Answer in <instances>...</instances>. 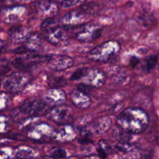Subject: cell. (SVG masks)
Masks as SVG:
<instances>
[{
  "label": "cell",
  "mask_w": 159,
  "mask_h": 159,
  "mask_svg": "<svg viewBox=\"0 0 159 159\" xmlns=\"http://www.w3.org/2000/svg\"><path fill=\"white\" fill-rule=\"evenodd\" d=\"M46 39L53 45H59L65 43L67 40V35L59 27L46 32Z\"/></svg>",
  "instance_id": "15"
},
{
  "label": "cell",
  "mask_w": 159,
  "mask_h": 159,
  "mask_svg": "<svg viewBox=\"0 0 159 159\" xmlns=\"http://www.w3.org/2000/svg\"><path fill=\"white\" fill-rule=\"evenodd\" d=\"M82 159H102L99 156L97 155H89V156H86V157H83Z\"/></svg>",
  "instance_id": "33"
},
{
  "label": "cell",
  "mask_w": 159,
  "mask_h": 159,
  "mask_svg": "<svg viewBox=\"0 0 159 159\" xmlns=\"http://www.w3.org/2000/svg\"><path fill=\"white\" fill-rule=\"evenodd\" d=\"M72 117V109L69 107L56 106L48 114V118L53 122L58 123H66Z\"/></svg>",
  "instance_id": "10"
},
{
  "label": "cell",
  "mask_w": 159,
  "mask_h": 159,
  "mask_svg": "<svg viewBox=\"0 0 159 159\" xmlns=\"http://www.w3.org/2000/svg\"><path fill=\"white\" fill-rule=\"evenodd\" d=\"M29 81V76L24 73H13L9 75L3 82V88L9 92H20Z\"/></svg>",
  "instance_id": "3"
},
{
  "label": "cell",
  "mask_w": 159,
  "mask_h": 159,
  "mask_svg": "<svg viewBox=\"0 0 159 159\" xmlns=\"http://www.w3.org/2000/svg\"><path fill=\"white\" fill-rule=\"evenodd\" d=\"M86 70L87 68H81L80 69V70H76V71L72 75L70 79H71L72 80H81L82 78L84 76Z\"/></svg>",
  "instance_id": "29"
},
{
  "label": "cell",
  "mask_w": 159,
  "mask_h": 159,
  "mask_svg": "<svg viewBox=\"0 0 159 159\" xmlns=\"http://www.w3.org/2000/svg\"><path fill=\"white\" fill-rule=\"evenodd\" d=\"M157 62V56H151V57L148 59V61H147L146 67L147 69H148V70H151V69L154 68V67L155 66Z\"/></svg>",
  "instance_id": "31"
},
{
  "label": "cell",
  "mask_w": 159,
  "mask_h": 159,
  "mask_svg": "<svg viewBox=\"0 0 159 159\" xmlns=\"http://www.w3.org/2000/svg\"><path fill=\"white\" fill-rule=\"evenodd\" d=\"M58 27H59L58 20L55 19L53 17H49L44 20V22L42 24V26H41V28L43 31L46 33V32L49 31V30H52L54 28H56Z\"/></svg>",
  "instance_id": "22"
},
{
  "label": "cell",
  "mask_w": 159,
  "mask_h": 159,
  "mask_svg": "<svg viewBox=\"0 0 159 159\" xmlns=\"http://www.w3.org/2000/svg\"><path fill=\"white\" fill-rule=\"evenodd\" d=\"M66 157V152L64 149L57 148L52 152V157L54 159H62Z\"/></svg>",
  "instance_id": "26"
},
{
  "label": "cell",
  "mask_w": 159,
  "mask_h": 159,
  "mask_svg": "<svg viewBox=\"0 0 159 159\" xmlns=\"http://www.w3.org/2000/svg\"><path fill=\"white\" fill-rule=\"evenodd\" d=\"M81 80L86 86L100 88L105 83L106 76L105 73L98 69L87 68L84 76Z\"/></svg>",
  "instance_id": "4"
},
{
  "label": "cell",
  "mask_w": 159,
  "mask_h": 159,
  "mask_svg": "<svg viewBox=\"0 0 159 159\" xmlns=\"http://www.w3.org/2000/svg\"><path fill=\"white\" fill-rule=\"evenodd\" d=\"M102 28L95 24H86L76 33V38L81 42H91L102 34Z\"/></svg>",
  "instance_id": "6"
},
{
  "label": "cell",
  "mask_w": 159,
  "mask_h": 159,
  "mask_svg": "<svg viewBox=\"0 0 159 159\" xmlns=\"http://www.w3.org/2000/svg\"><path fill=\"white\" fill-rule=\"evenodd\" d=\"M116 123L123 132L138 134L147 129L149 124V117L141 108H129L119 115Z\"/></svg>",
  "instance_id": "1"
},
{
  "label": "cell",
  "mask_w": 159,
  "mask_h": 159,
  "mask_svg": "<svg viewBox=\"0 0 159 159\" xmlns=\"http://www.w3.org/2000/svg\"><path fill=\"white\" fill-rule=\"evenodd\" d=\"M3 45H4L3 42H2V40H0V49H1V48H2V47H3Z\"/></svg>",
  "instance_id": "34"
},
{
  "label": "cell",
  "mask_w": 159,
  "mask_h": 159,
  "mask_svg": "<svg viewBox=\"0 0 159 159\" xmlns=\"http://www.w3.org/2000/svg\"><path fill=\"white\" fill-rule=\"evenodd\" d=\"M43 159H54V158H52V157H43Z\"/></svg>",
  "instance_id": "35"
},
{
  "label": "cell",
  "mask_w": 159,
  "mask_h": 159,
  "mask_svg": "<svg viewBox=\"0 0 159 159\" xmlns=\"http://www.w3.org/2000/svg\"><path fill=\"white\" fill-rule=\"evenodd\" d=\"M10 39L13 42H22L27 41V38L30 36V32L26 27H13L9 31Z\"/></svg>",
  "instance_id": "17"
},
{
  "label": "cell",
  "mask_w": 159,
  "mask_h": 159,
  "mask_svg": "<svg viewBox=\"0 0 159 159\" xmlns=\"http://www.w3.org/2000/svg\"><path fill=\"white\" fill-rule=\"evenodd\" d=\"M25 1H28V2H30V1H34V0H25Z\"/></svg>",
  "instance_id": "36"
},
{
  "label": "cell",
  "mask_w": 159,
  "mask_h": 159,
  "mask_svg": "<svg viewBox=\"0 0 159 159\" xmlns=\"http://www.w3.org/2000/svg\"><path fill=\"white\" fill-rule=\"evenodd\" d=\"M15 155L19 159H33L38 156V153L27 146H20L15 150Z\"/></svg>",
  "instance_id": "19"
},
{
  "label": "cell",
  "mask_w": 159,
  "mask_h": 159,
  "mask_svg": "<svg viewBox=\"0 0 159 159\" xmlns=\"http://www.w3.org/2000/svg\"><path fill=\"white\" fill-rule=\"evenodd\" d=\"M46 108L47 104L45 103V101L37 100V99L26 101L20 107V111L30 116L42 114L46 110Z\"/></svg>",
  "instance_id": "7"
},
{
  "label": "cell",
  "mask_w": 159,
  "mask_h": 159,
  "mask_svg": "<svg viewBox=\"0 0 159 159\" xmlns=\"http://www.w3.org/2000/svg\"><path fill=\"white\" fill-rule=\"evenodd\" d=\"M120 51V45L116 41H108L101 44L88 54L90 59L96 62H108L114 59Z\"/></svg>",
  "instance_id": "2"
},
{
  "label": "cell",
  "mask_w": 159,
  "mask_h": 159,
  "mask_svg": "<svg viewBox=\"0 0 159 159\" xmlns=\"http://www.w3.org/2000/svg\"><path fill=\"white\" fill-rule=\"evenodd\" d=\"M86 16L79 12H70L62 17V23L67 27H73L84 22Z\"/></svg>",
  "instance_id": "16"
},
{
  "label": "cell",
  "mask_w": 159,
  "mask_h": 159,
  "mask_svg": "<svg viewBox=\"0 0 159 159\" xmlns=\"http://www.w3.org/2000/svg\"><path fill=\"white\" fill-rule=\"evenodd\" d=\"M66 100V93L59 88H52L45 94V102L47 105L59 106Z\"/></svg>",
  "instance_id": "12"
},
{
  "label": "cell",
  "mask_w": 159,
  "mask_h": 159,
  "mask_svg": "<svg viewBox=\"0 0 159 159\" xmlns=\"http://www.w3.org/2000/svg\"><path fill=\"white\" fill-rule=\"evenodd\" d=\"M70 159H76V158H70Z\"/></svg>",
  "instance_id": "37"
},
{
  "label": "cell",
  "mask_w": 159,
  "mask_h": 159,
  "mask_svg": "<svg viewBox=\"0 0 159 159\" xmlns=\"http://www.w3.org/2000/svg\"><path fill=\"white\" fill-rule=\"evenodd\" d=\"M9 127L8 118L5 116H0V134L7 131Z\"/></svg>",
  "instance_id": "27"
},
{
  "label": "cell",
  "mask_w": 159,
  "mask_h": 159,
  "mask_svg": "<svg viewBox=\"0 0 159 159\" xmlns=\"http://www.w3.org/2000/svg\"><path fill=\"white\" fill-rule=\"evenodd\" d=\"M38 10L42 15L47 16L48 18L53 17L54 15H56L58 13L57 5L52 2H42L38 7Z\"/></svg>",
  "instance_id": "18"
},
{
  "label": "cell",
  "mask_w": 159,
  "mask_h": 159,
  "mask_svg": "<svg viewBox=\"0 0 159 159\" xmlns=\"http://www.w3.org/2000/svg\"><path fill=\"white\" fill-rule=\"evenodd\" d=\"M13 151L10 148H0V159H10L13 156Z\"/></svg>",
  "instance_id": "25"
},
{
  "label": "cell",
  "mask_w": 159,
  "mask_h": 159,
  "mask_svg": "<svg viewBox=\"0 0 159 159\" xmlns=\"http://www.w3.org/2000/svg\"><path fill=\"white\" fill-rule=\"evenodd\" d=\"M8 95L4 92H0V111L5 109L8 105Z\"/></svg>",
  "instance_id": "30"
},
{
  "label": "cell",
  "mask_w": 159,
  "mask_h": 159,
  "mask_svg": "<svg viewBox=\"0 0 159 159\" xmlns=\"http://www.w3.org/2000/svg\"><path fill=\"white\" fill-rule=\"evenodd\" d=\"M70 98L73 105L79 108H87L90 106L91 100L89 96L81 90H74L70 94Z\"/></svg>",
  "instance_id": "13"
},
{
  "label": "cell",
  "mask_w": 159,
  "mask_h": 159,
  "mask_svg": "<svg viewBox=\"0 0 159 159\" xmlns=\"http://www.w3.org/2000/svg\"><path fill=\"white\" fill-rule=\"evenodd\" d=\"M99 150L103 153L104 154H108L111 152V148L108 143L105 140H101L98 143Z\"/></svg>",
  "instance_id": "28"
},
{
  "label": "cell",
  "mask_w": 159,
  "mask_h": 159,
  "mask_svg": "<svg viewBox=\"0 0 159 159\" xmlns=\"http://www.w3.org/2000/svg\"><path fill=\"white\" fill-rule=\"evenodd\" d=\"M26 9L24 6H14L4 9L1 13V16L6 23H16L22 20Z\"/></svg>",
  "instance_id": "8"
},
{
  "label": "cell",
  "mask_w": 159,
  "mask_h": 159,
  "mask_svg": "<svg viewBox=\"0 0 159 159\" xmlns=\"http://www.w3.org/2000/svg\"><path fill=\"white\" fill-rule=\"evenodd\" d=\"M48 62L50 68L56 71H61L71 67L74 62L70 56L56 55V56H49Z\"/></svg>",
  "instance_id": "11"
},
{
  "label": "cell",
  "mask_w": 159,
  "mask_h": 159,
  "mask_svg": "<svg viewBox=\"0 0 159 159\" xmlns=\"http://www.w3.org/2000/svg\"><path fill=\"white\" fill-rule=\"evenodd\" d=\"M87 0H61V7L64 9L72 8L84 3Z\"/></svg>",
  "instance_id": "24"
},
{
  "label": "cell",
  "mask_w": 159,
  "mask_h": 159,
  "mask_svg": "<svg viewBox=\"0 0 159 159\" xmlns=\"http://www.w3.org/2000/svg\"><path fill=\"white\" fill-rule=\"evenodd\" d=\"M116 149L121 153L122 154L128 156H135L137 154V151L134 146H133L131 143H128V142H119L117 145H116Z\"/></svg>",
  "instance_id": "20"
},
{
  "label": "cell",
  "mask_w": 159,
  "mask_h": 159,
  "mask_svg": "<svg viewBox=\"0 0 159 159\" xmlns=\"http://www.w3.org/2000/svg\"><path fill=\"white\" fill-rule=\"evenodd\" d=\"M27 48L31 51L38 49L40 45V40L37 35H30L27 40Z\"/></svg>",
  "instance_id": "23"
},
{
  "label": "cell",
  "mask_w": 159,
  "mask_h": 159,
  "mask_svg": "<svg viewBox=\"0 0 159 159\" xmlns=\"http://www.w3.org/2000/svg\"><path fill=\"white\" fill-rule=\"evenodd\" d=\"M54 130L47 123H38L34 125L32 127L29 128L27 132V136L34 140H48L52 138Z\"/></svg>",
  "instance_id": "5"
},
{
  "label": "cell",
  "mask_w": 159,
  "mask_h": 159,
  "mask_svg": "<svg viewBox=\"0 0 159 159\" xmlns=\"http://www.w3.org/2000/svg\"><path fill=\"white\" fill-rule=\"evenodd\" d=\"M49 56H32L19 57L14 59L13 64L19 69H27L38 65L43 62H48Z\"/></svg>",
  "instance_id": "9"
},
{
  "label": "cell",
  "mask_w": 159,
  "mask_h": 159,
  "mask_svg": "<svg viewBox=\"0 0 159 159\" xmlns=\"http://www.w3.org/2000/svg\"><path fill=\"white\" fill-rule=\"evenodd\" d=\"M111 126V121L108 117L101 118L94 123V129L96 133L102 134L108 130Z\"/></svg>",
  "instance_id": "21"
},
{
  "label": "cell",
  "mask_w": 159,
  "mask_h": 159,
  "mask_svg": "<svg viewBox=\"0 0 159 159\" xmlns=\"http://www.w3.org/2000/svg\"><path fill=\"white\" fill-rule=\"evenodd\" d=\"M66 84V80L65 79L63 78H55V79L52 80V85L53 86H56V87H59L61 86V85H63Z\"/></svg>",
  "instance_id": "32"
},
{
  "label": "cell",
  "mask_w": 159,
  "mask_h": 159,
  "mask_svg": "<svg viewBox=\"0 0 159 159\" xmlns=\"http://www.w3.org/2000/svg\"><path fill=\"white\" fill-rule=\"evenodd\" d=\"M75 137V130L70 125L65 124L57 131H54L52 139L58 142L70 141Z\"/></svg>",
  "instance_id": "14"
}]
</instances>
